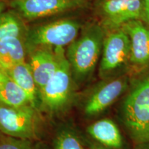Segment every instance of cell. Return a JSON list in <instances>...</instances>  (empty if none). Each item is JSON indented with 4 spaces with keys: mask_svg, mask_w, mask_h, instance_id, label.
I'll return each instance as SVG.
<instances>
[{
    "mask_svg": "<svg viewBox=\"0 0 149 149\" xmlns=\"http://www.w3.org/2000/svg\"><path fill=\"white\" fill-rule=\"evenodd\" d=\"M87 133L101 146L110 149H122L124 139L118 126L111 119L96 121L87 128Z\"/></svg>",
    "mask_w": 149,
    "mask_h": 149,
    "instance_id": "obj_11",
    "label": "cell"
},
{
    "mask_svg": "<svg viewBox=\"0 0 149 149\" xmlns=\"http://www.w3.org/2000/svg\"><path fill=\"white\" fill-rule=\"evenodd\" d=\"M130 52L129 37L122 28L104 37L100 65L102 75H109L128 62Z\"/></svg>",
    "mask_w": 149,
    "mask_h": 149,
    "instance_id": "obj_6",
    "label": "cell"
},
{
    "mask_svg": "<svg viewBox=\"0 0 149 149\" xmlns=\"http://www.w3.org/2000/svg\"><path fill=\"white\" fill-rule=\"evenodd\" d=\"M7 78V74L2 70H0V90H1V86H2L3 82Z\"/></svg>",
    "mask_w": 149,
    "mask_h": 149,
    "instance_id": "obj_20",
    "label": "cell"
},
{
    "mask_svg": "<svg viewBox=\"0 0 149 149\" xmlns=\"http://www.w3.org/2000/svg\"><path fill=\"white\" fill-rule=\"evenodd\" d=\"M4 72L26 93L31 104L35 107L39 90L29 63L26 61H23L15 65Z\"/></svg>",
    "mask_w": 149,
    "mask_h": 149,
    "instance_id": "obj_13",
    "label": "cell"
},
{
    "mask_svg": "<svg viewBox=\"0 0 149 149\" xmlns=\"http://www.w3.org/2000/svg\"><path fill=\"white\" fill-rule=\"evenodd\" d=\"M132 137L138 144H149V123L133 134Z\"/></svg>",
    "mask_w": 149,
    "mask_h": 149,
    "instance_id": "obj_18",
    "label": "cell"
},
{
    "mask_svg": "<svg viewBox=\"0 0 149 149\" xmlns=\"http://www.w3.org/2000/svg\"><path fill=\"white\" fill-rule=\"evenodd\" d=\"M25 61L26 46L23 38L8 37L0 41V70L6 72Z\"/></svg>",
    "mask_w": 149,
    "mask_h": 149,
    "instance_id": "obj_12",
    "label": "cell"
},
{
    "mask_svg": "<svg viewBox=\"0 0 149 149\" xmlns=\"http://www.w3.org/2000/svg\"><path fill=\"white\" fill-rule=\"evenodd\" d=\"M4 8H5V3L3 2V1H0V15L4 11Z\"/></svg>",
    "mask_w": 149,
    "mask_h": 149,
    "instance_id": "obj_21",
    "label": "cell"
},
{
    "mask_svg": "<svg viewBox=\"0 0 149 149\" xmlns=\"http://www.w3.org/2000/svg\"><path fill=\"white\" fill-rule=\"evenodd\" d=\"M0 1H3V2H4V1H13V0H0Z\"/></svg>",
    "mask_w": 149,
    "mask_h": 149,
    "instance_id": "obj_23",
    "label": "cell"
},
{
    "mask_svg": "<svg viewBox=\"0 0 149 149\" xmlns=\"http://www.w3.org/2000/svg\"><path fill=\"white\" fill-rule=\"evenodd\" d=\"M0 134H1V131H0Z\"/></svg>",
    "mask_w": 149,
    "mask_h": 149,
    "instance_id": "obj_24",
    "label": "cell"
},
{
    "mask_svg": "<svg viewBox=\"0 0 149 149\" xmlns=\"http://www.w3.org/2000/svg\"><path fill=\"white\" fill-rule=\"evenodd\" d=\"M84 0H13L10 5L26 20L45 18L82 6Z\"/></svg>",
    "mask_w": 149,
    "mask_h": 149,
    "instance_id": "obj_7",
    "label": "cell"
},
{
    "mask_svg": "<svg viewBox=\"0 0 149 149\" xmlns=\"http://www.w3.org/2000/svg\"><path fill=\"white\" fill-rule=\"evenodd\" d=\"M26 33L24 22L17 13L3 11L0 15V41L8 37L24 38Z\"/></svg>",
    "mask_w": 149,
    "mask_h": 149,
    "instance_id": "obj_15",
    "label": "cell"
},
{
    "mask_svg": "<svg viewBox=\"0 0 149 149\" xmlns=\"http://www.w3.org/2000/svg\"><path fill=\"white\" fill-rule=\"evenodd\" d=\"M144 3V17L143 19L149 24V0H143Z\"/></svg>",
    "mask_w": 149,
    "mask_h": 149,
    "instance_id": "obj_19",
    "label": "cell"
},
{
    "mask_svg": "<svg viewBox=\"0 0 149 149\" xmlns=\"http://www.w3.org/2000/svg\"><path fill=\"white\" fill-rule=\"evenodd\" d=\"M54 149H87L79 137L72 130L59 132L54 141Z\"/></svg>",
    "mask_w": 149,
    "mask_h": 149,
    "instance_id": "obj_16",
    "label": "cell"
},
{
    "mask_svg": "<svg viewBox=\"0 0 149 149\" xmlns=\"http://www.w3.org/2000/svg\"><path fill=\"white\" fill-rule=\"evenodd\" d=\"M122 117L132 135L149 123V73L126 97L123 104Z\"/></svg>",
    "mask_w": 149,
    "mask_h": 149,
    "instance_id": "obj_5",
    "label": "cell"
},
{
    "mask_svg": "<svg viewBox=\"0 0 149 149\" xmlns=\"http://www.w3.org/2000/svg\"><path fill=\"white\" fill-rule=\"evenodd\" d=\"M122 29L130 40V63L137 68L149 66V29L140 20H132L122 25Z\"/></svg>",
    "mask_w": 149,
    "mask_h": 149,
    "instance_id": "obj_9",
    "label": "cell"
},
{
    "mask_svg": "<svg viewBox=\"0 0 149 149\" xmlns=\"http://www.w3.org/2000/svg\"><path fill=\"white\" fill-rule=\"evenodd\" d=\"M29 64L40 91L57 69L58 59L53 48L37 47L30 51Z\"/></svg>",
    "mask_w": 149,
    "mask_h": 149,
    "instance_id": "obj_10",
    "label": "cell"
},
{
    "mask_svg": "<svg viewBox=\"0 0 149 149\" xmlns=\"http://www.w3.org/2000/svg\"><path fill=\"white\" fill-rule=\"evenodd\" d=\"M0 103L12 107L32 105L26 93L8 76L0 90Z\"/></svg>",
    "mask_w": 149,
    "mask_h": 149,
    "instance_id": "obj_14",
    "label": "cell"
},
{
    "mask_svg": "<svg viewBox=\"0 0 149 149\" xmlns=\"http://www.w3.org/2000/svg\"><path fill=\"white\" fill-rule=\"evenodd\" d=\"M32 105L12 107L0 103V131L8 137L29 139L35 137L37 117Z\"/></svg>",
    "mask_w": 149,
    "mask_h": 149,
    "instance_id": "obj_4",
    "label": "cell"
},
{
    "mask_svg": "<svg viewBox=\"0 0 149 149\" xmlns=\"http://www.w3.org/2000/svg\"><path fill=\"white\" fill-rule=\"evenodd\" d=\"M81 26L77 21L64 19L32 28L25 36L26 49L37 47L64 48L77 38Z\"/></svg>",
    "mask_w": 149,
    "mask_h": 149,
    "instance_id": "obj_3",
    "label": "cell"
},
{
    "mask_svg": "<svg viewBox=\"0 0 149 149\" xmlns=\"http://www.w3.org/2000/svg\"><path fill=\"white\" fill-rule=\"evenodd\" d=\"M127 84V78L121 76L107 79L97 86L86 102L85 114L90 117L102 113L120 97Z\"/></svg>",
    "mask_w": 149,
    "mask_h": 149,
    "instance_id": "obj_8",
    "label": "cell"
},
{
    "mask_svg": "<svg viewBox=\"0 0 149 149\" xmlns=\"http://www.w3.org/2000/svg\"><path fill=\"white\" fill-rule=\"evenodd\" d=\"M54 51L58 59L57 69L39 93L44 109L51 113H58L71 102L73 77L64 48H54Z\"/></svg>",
    "mask_w": 149,
    "mask_h": 149,
    "instance_id": "obj_2",
    "label": "cell"
},
{
    "mask_svg": "<svg viewBox=\"0 0 149 149\" xmlns=\"http://www.w3.org/2000/svg\"><path fill=\"white\" fill-rule=\"evenodd\" d=\"M0 149H33L28 139L0 137Z\"/></svg>",
    "mask_w": 149,
    "mask_h": 149,
    "instance_id": "obj_17",
    "label": "cell"
},
{
    "mask_svg": "<svg viewBox=\"0 0 149 149\" xmlns=\"http://www.w3.org/2000/svg\"><path fill=\"white\" fill-rule=\"evenodd\" d=\"M92 149H110V148H106V147H104V146H101V145H99V146H93V148H92Z\"/></svg>",
    "mask_w": 149,
    "mask_h": 149,
    "instance_id": "obj_22",
    "label": "cell"
},
{
    "mask_svg": "<svg viewBox=\"0 0 149 149\" xmlns=\"http://www.w3.org/2000/svg\"><path fill=\"white\" fill-rule=\"evenodd\" d=\"M104 37L102 27L93 24L68 46L66 57L76 81L81 82L95 70L101 56Z\"/></svg>",
    "mask_w": 149,
    "mask_h": 149,
    "instance_id": "obj_1",
    "label": "cell"
}]
</instances>
